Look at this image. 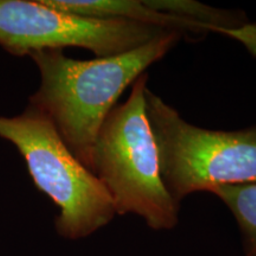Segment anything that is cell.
Masks as SVG:
<instances>
[{"label": "cell", "instance_id": "1", "mask_svg": "<svg viewBox=\"0 0 256 256\" xmlns=\"http://www.w3.org/2000/svg\"><path fill=\"white\" fill-rule=\"evenodd\" d=\"M180 40L182 34L168 32L127 54L89 60L70 58L63 50L32 52L28 57L38 68L40 84L28 106L46 115L72 154L92 171L106 118L124 92Z\"/></svg>", "mask_w": 256, "mask_h": 256}, {"label": "cell", "instance_id": "6", "mask_svg": "<svg viewBox=\"0 0 256 256\" xmlns=\"http://www.w3.org/2000/svg\"><path fill=\"white\" fill-rule=\"evenodd\" d=\"M159 12L185 18L209 28L214 34L238 40L256 57V24L238 10H224L194 0H144Z\"/></svg>", "mask_w": 256, "mask_h": 256}, {"label": "cell", "instance_id": "7", "mask_svg": "<svg viewBox=\"0 0 256 256\" xmlns=\"http://www.w3.org/2000/svg\"><path fill=\"white\" fill-rule=\"evenodd\" d=\"M210 194L218 197L235 217L246 254L256 256V183L223 185Z\"/></svg>", "mask_w": 256, "mask_h": 256}, {"label": "cell", "instance_id": "3", "mask_svg": "<svg viewBox=\"0 0 256 256\" xmlns=\"http://www.w3.org/2000/svg\"><path fill=\"white\" fill-rule=\"evenodd\" d=\"M146 114L162 180L178 204L196 192L256 183V124L236 130L194 126L150 89Z\"/></svg>", "mask_w": 256, "mask_h": 256}, {"label": "cell", "instance_id": "4", "mask_svg": "<svg viewBox=\"0 0 256 256\" xmlns=\"http://www.w3.org/2000/svg\"><path fill=\"white\" fill-rule=\"evenodd\" d=\"M0 138L14 144L36 188L58 208L60 236L86 238L113 220L116 211L104 184L72 154L43 113L28 106L17 116H0Z\"/></svg>", "mask_w": 256, "mask_h": 256}, {"label": "cell", "instance_id": "2", "mask_svg": "<svg viewBox=\"0 0 256 256\" xmlns=\"http://www.w3.org/2000/svg\"><path fill=\"white\" fill-rule=\"evenodd\" d=\"M148 74L138 78L126 102L106 118L92 151V172L104 184L116 215H136L154 230L178 223L179 204L164 186L146 114Z\"/></svg>", "mask_w": 256, "mask_h": 256}, {"label": "cell", "instance_id": "5", "mask_svg": "<svg viewBox=\"0 0 256 256\" xmlns=\"http://www.w3.org/2000/svg\"><path fill=\"white\" fill-rule=\"evenodd\" d=\"M170 31L120 20L92 19L57 11L40 0H0V46L10 55L82 48L96 58L127 54Z\"/></svg>", "mask_w": 256, "mask_h": 256}]
</instances>
